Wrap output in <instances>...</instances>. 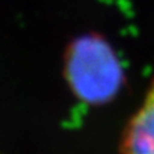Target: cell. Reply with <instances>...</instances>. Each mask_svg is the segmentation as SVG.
<instances>
[{"label": "cell", "mask_w": 154, "mask_h": 154, "mask_svg": "<svg viewBox=\"0 0 154 154\" xmlns=\"http://www.w3.org/2000/svg\"><path fill=\"white\" fill-rule=\"evenodd\" d=\"M64 77L79 100L90 105L109 103L123 84L117 55L99 35H85L72 42L64 55Z\"/></svg>", "instance_id": "cell-1"}, {"label": "cell", "mask_w": 154, "mask_h": 154, "mask_svg": "<svg viewBox=\"0 0 154 154\" xmlns=\"http://www.w3.org/2000/svg\"><path fill=\"white\" fill-rule=\"evenodd\" d=\"M119 153L154 154V80L123 130Z\"/></svg>", "instance_id": "cell-2"}]
</instances>
